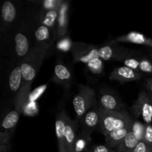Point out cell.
Instances as JSON below:
<instances>
[{"label":"cell","instance_id":"1","mask_svg":"<svg viewBox=\"0 0 152 152\" xmlns=\"http://www.w3.org/2000/svg\"><path fill=\"white\" fill-rule=\"evenodd\" d=\"M49 45V43L45 42L35 46L19 65L22 71V83L15 99L16 110L19 113L25 105L33 80L42 66L45 54Z\"/></svg>","mask_w":152,"mask_h":152},{"label":"cell","instance_id":"2","mask_svg":"<svg viewBox=\"0 0 152 152\" xmlns=\"http://www.w3.org/2000/svg\"><path fill=\"white\" fill-rule=\"evenodd\" d=\"M99 110L101 120L99 129L104 136H106L113 131L126 127L133 123V120L126 112L105 111L100 108Z\"/></svg>","mask_w":152,"mask_h":152},{"label":"cell","instance_id":"3","mask_svg":"<svg viewBox=\"0 0 152 152\" xmlns=\"http://www.w3.org/2000/svg\"><path fill=\"white\" fill-rule=\"evenodd\" d=\"M95 102V91L91 88L80 86L78 92L73 99L74 111L77 118L81 120L83 116L94 107Z\"/></svg>","mask_w":152,"mask_h":152},{"label":"cell","instance_id":"4","mask_svg":"<svg viewBox=\"0 0 152 152\" xmlns=\"http://www.w3.org/2000/svg\"><path fill=\"white\" fill-rule=\"evenodd\" d=\"M132 112L137 118L141 117L145 124H151L152 121V96L151 95L145 91H142L132 105Z\"/></svg>","mask_w":152,"mask_h":152},{"label":"cell","instance_id":"5","mask_svg":"<svg viewBox=\"0 0 152 152\" xmlns=\"http://www.w3.org/2000/svg\"><path fill=\"white\" fill-rule=\"evenodd\" d=\"M74 62L88 64L91 61L99 58V48L92 45L83 42H74L72 46Z\"/></svg>","mask_w":152,"mask_h":152},{"label":"cell","instance_id":"6","mask_svg":"<svg viewBox=\"0 0 152 152\" xmlns=\"http://www.w3.org/2000/svg\"><path fill=\"white\" fill-rule=\"evenodd\" d=\"M101 116L99 107L91 108L81 119L82 131L85 137L89 138L92 132L97 126H99Z\"/></svg>","mask_w":152,"mask_h":152},{"label":"cell","instance_id":"7","mask_svg":"<svg viewBox=\"0 0 152 152\" xmlns=\"http://www.w3.org/2000/svg\"><path fill=\"white\" fill-rule=\"evenodd\" d=\"M141 77H142V74L140 71H135L129 67L122 66L114 70L110 74L109 79L111 80H115L120 83H125L139 80H140Z\"/></svg>","mask_w":152,"mask_h":152},{"label":"cell","instance_id":"8","mask_svg":"<svg viewBox=\"0 0 152 152\" xmlns=\"http://www.w3.org/2000/svg\"><path fill=\"white\" fill-rule=\"evenodd\" d=\"M129 50L117 45H106L99 48V59L103 60H121L129 56Z\"/></svg>","mask_w":152,"mask_h":152},{"label":"cell","instance_id":"9","mask_svg":"<svg viewBox=\"0 0 152 152\" xmlns=\"http://www.w3.org/2000/svg\"><path fill=\"white\" fill-rule=\"evenodd\" d=\"M99 108L105 111H122L123 104L114 94L102 92L99 95Z\"/></svg>","mask_w":152,"mask_h":152},{"label":"cell","instance_id":"10","mask_svg":"<svg viewBox=\"0 0 152 152\" xmlns=\"http://www.w3.org/2000/svg\"><path fill=\"white\" fill-rule=\"evenodd\" d=\"M77 123L68 117L64 131L67 152H75L76 143L77 141Z\"/></svg>","mask_w":152,"mask_h":152},{"label":"cell","instance_id":"11","mask_svg":"<svg viewBox=\"0 0 152 152\" xmlns=\"http://www.w3.org/2000/svg\"><path fill=\"white\" fill-rule=\"evenodd\" d=\"M68 117H69L64 111L59 112L56 117V123H55V131H56V136L57 138L59 152H67L65 137H64V131H65V125H66Z\"/></svg>","mask_w":152,"mask_h":152},{"label":"cell","instance_id":"12","mask_svg":"<svg viewBox=\"0 0 152 152\" xmlns=\"http://www.w3.org/2000/svg\"><path fill=\"white\" fill-rule=\"evenodd\" d=\"M132 124L123 128V129H117V130L113 131L111 133L105 136V143L107 146L109 148H115L118 147L123 140L127 134L132 130Z\"/></svg>","mask_w":152,"mask_h":152},{"label":"cell","instance_id":"13","mask_svg":"<svg viewBox=\"0 0 152 152\" xmlns=\"http://www.w3.org/2000/svg\"><path fill=\"white\" fill-rule=\"evenodd\" d=\"M53 80L59 84L66 85L69 84L71 80V74L68 68L62 64H57L54 68V76Z\"/></svg>","mask_w":152,"mask_h":152},{"label":"cell","instance_id":"14","mask_svg":"<svg viewBox=\"0 0 152 152\" xmlns=\"http://www.w3.org/2000/svg\"><path fill=\"white\" fill-rule=\"evenodd\" d=\"M140 142L132 130L127 134L120 145L117 147L119 152H133L138 143Z\"/></svg>","mask_w":152,"mask_h":152},{"label":"cell","instance_id":"15","mask_svg":"<svg viewBox=\"0 0 152 152\" xmlns=\"http://www.w3.org/2000/svg\"><path fill=\"white\" fill-rule=\"evenodd\" d=\"M16 52L18 56H26L29 52V43L27 37L24 34H16L15 36Z\"/></svg>","mask_w":152,"mask_h":152},{"label":"cell","instance_id":"16","mask_svg":"<svg viewBox=\"0 0 152 152\" xmlns=\"http://www.w3.org/2000/svg\"><path fill=\"white\" fill-rule=\"evenodd\" d=\"M22 83V75L20 66H17L11 71L9 77V86L12 91H17L20 90Z\"/></svg>","mask_w":152,"mask_h":152},{"label":"cell","instance_id":"17","mask_svg":"<svg viewBox=\"0 0 152 152\" xmlns=\"http://www.w3.org/2000/svg\"><path fill=\"white\" fill-rule=\"evenodd\" d=\"M16 10L10 1H5L1 7V16L4 22L10 23L16 18Z\"/></svg>","mask_w":152,"mask_h":152},{"label":"cell","instance_id":"18","mask_svg":"<svg viewBox=\"0 0 152 152\" xmlns=\"http://www.w3.org/2000/svg\"><path fill=\"white\" fill-rule=\"evenodd\" d=\"M19 112L16 110L14 111H12L10 112H9L7 115L5 116V117L4 118L2 121V128L4 130H10L13 128L15 127L16 124H17L18 121H19Z\"/></svg>","mask_w":152,"mask_h":152},{"label":"cell","instance_id":"19","mask_svg":"<svg viewBox=\"0 0 152 152\" xmlns=\"http://www.w3.org/2000/svg\"><path fill=\"white\" fill-rule=\"evenodd\" d=\"M58 16V10L57 9H51L49 10L46 13L44 19H42V24L45 26L48 27H52L54 25L55 22H56V19Z\"/></svg>","mask_w":152,"mask_h":152},{"label":"cell","instance_id":"20","mask_svg":"<svg viewBox=\"0 0 152 152\" xmlns=\"http://www.w3.org/2000/svg\"><path fill=\"white\" fill-rule=\"evenodd\" d=\"M35 37L37 41L39 42L40 43L47 42V40L50 37V31H49V28L43 25H41L37 30V31H36Z\"/></svg>","mask_w":152,"mask_h":152},{"label":"cell","instance_id":"21","mask_svg":"<svg viewBox=\"0 0 152 152\" xmlns=\"http://www.w3.org/2000/svg\"><path fill=\"white\" fill-rule=\"evenodd\" d=\"M145 130V124H142L139 121H133L132 131L140 140H143L144 134Z\"/></svg>","mask_w":152,"mask_h":152},{"label":"cell","instance_id":"22","mask_svg":"<svg viewBox=\"0 0 152 152\" xmlns=\"http://www.w3.org/2000/svg\"><path fill=\"white\" fill-rule=\"evenodd\" d=\"M88 67L89 70L93 73L99 74V73L102 72V68H103V63H102L101 59L98 58V59H94V60L89 62L88 64Z\"/></svg>","mask_w":152,"mask_h":152},{"label":"cell","instance_id":"23","mask_svg":"<svg viewBox=\"0 0 152 152\" xmlns=\"http://www.w3.org/2000/svg\"><path fill=\"white\" fill-rule=\"evenodd\" d=\"M140 71L145 73H152V63L148 59H141L140 61Z\"/></svg>","mask_w":152,"mask_h":152},{"label":"cell","instance_id":"24","mask_svg":"<svg viewBox=\"0 0 152 152\" xmlns=\"http://www.w3.org/2000/svg\"><path fill=\"white\" fill-rule=\"evenodd\" d=\"M133 152H152V146L147 144L145 141L141 140Z\"/></svg>","mask_w":152,"mask_h":152},{"label":"cell","instance_id":"25","mask_svg":"<svg viewBox=\"0 0 152 152\" xmlns=\"http://www.w3.org/2000/svg\"><path fill=\"white\" fill-rule=\"evenodd\" d=\"M143 141L152 146V126L151 124H145Z\"/></svg>","mask_w":152,"mask_h":152},{"label":"cell","instance_id":"26","mask_svg":"<svg viewBox=\"0 0 152 152\" xmlns=\"http://www.w3.org/2000/svg\"><path fill=\"white\" fill-rule=\"evenodd\" d=\"M124 64L126 65V67H129V68H132V69L135 70V71H139L140 61H138L137 59H133V58L126 59V60H125Z\"/></svg>","mask_w":152,"mask_h":152},{"label":"cell","instance_id":"27","mask_svg":"<svg viewBox=\"0 0 152 152\" xmlns=\"http://www.w3.org/2000/svg\"><path fill=\"white\" fill-rule=\"evenodd\" d=\"M90 152H112V151L107 145H101L94 147Z\"/></svg>","mask_w":152,"mask_h":152},{"label":"cell","instance_id":"28","mask_svg":"<svg viewBox=\"0 0 152 152\" xmlns=\"http://www.w3.org/2000/svg\"><path fill=\"white\" fill-rule=\"evenodd\" d=\"M145 86L148 91V94L152 96V79H148L146 80Z\"/></svg>","mask_w":152,"mask_h":152},{"label":"cell","instance_id":"29","mask_svg":"<svg viewBox=\"0 0 152 152\" xmlns=\"http://www.w3.org/2000/svg\"><path fill=\"white\" fill-rule=\"evenodd\" d=\"M112 152H116V151H112Z\"/></svg>","mask_w":152,"mask_h":152}]
</instances>
